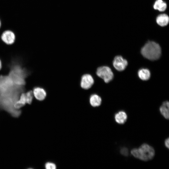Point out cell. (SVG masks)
Segmentation results:
<instances>
[{"instance_id":"obj_7","label":"cell","mask_w":169,"mask_h":169,"mask_svg":"<svg viewBox=\"0 0 169 169\" xmlns=\"http://www.w3.org/2000/svg\"><path fill=\"white\" fill-rule=\"evenodd\" d=\"M1 38L4 43L8 45L13 44L15 39V36L13 32L9 30L4 31L2 33Z\"/></svg>"},{"instance_id":"obj_11","label":"cell","mask_w":169,"mask_h":169,"mask_svg":"<svg viewBox=\"0 0 169 169\" xmlns=\"http://www.w3.org/2000/svg\"><path fill=\"white\" fill-rule=\"evenodd\" d=\"M169 103L168 101L164 102L160 108V111L162 115L166 119L169 118Z\"/></svg>"},{"instance_id":"obj_6","label":"cell","mask_w":169,"mask_h":169,"mask_svg":"<svg viewBox=\"0 0 169 169\" xmlns=\"http://www.w3.org/2000/svg\"><path fill=\"white\" fill-rule=\"evenodd\" d=\"M94 83L92 76L89 74L83 75L81 79L80 86L82 88L87 90L90 88Z\"/></svg>"},{"instance_id":"obj_2","label":"cell","mask_w":169,"mask_h":169,"mask_svg":"<svg viewBox=\"0 0 169 169\" xmlns=\"http://www.w3.org/2000/svg\"><path fill=\"white\" fill-rule=\"evenodd\" d=\"M141 52L145 58L151 60H155L160 57L161 49L158 44L154 41H149L142 48Z\"/></svg>"},{"instance_id":"obj_20","label":"cell","mask_w":169,"mask_h":169,"mask_svg":"<svg viewBox=\"0 0 169 169\" xmlns=\"http://www.w3.org/2000/svg\"><path fill=\"white\" fill-rule=\"evenodd\" d=\"M1 21L0 20V27H1Z\"/></svg>"},{"instance_id":"obj_1","label":"cell","mask_w":169,"mask_h":169,"mask_svg":"<svg viewBox=\"0 0 169 169\" xmlns=\"http://www.w3.org/2000/svg\"><path fill=\"white\" fill-rule=\"evenodd\" d=\"M24 90V86L16 84L10 79L0 80V110H5L13 117H18L21 110L15 109L14 105Z\"/></svg>"},{"instance_id":"obj_13","label":"cell","mask_w":169,"mask_h":169,"mask_svg":"<svg viewBox=\"0 0 169 169\" xmlns=\"http://www.w3.org/2000/svg\"><path fill=\"white\" fill-rule=\"evenodd\" d=\"M138 74L140 79L143 80H146L150 78L151 74L149 69H141L138 71Z\"/></svg>"},{"instance_id":"obj_5","label":"cell","mask_w":169,"mask_h":169,"mask_svg":"<svg viewBox=\"0 0 169 169\" xmlns=\"http://www.w3.org/2000/svg\"><path fill=\"white\" fill-rule=\"evenodd\" d=\"M128 64L126 60L123 59L121 56H115L113 61V65L114 68L119 71L124 70Z\"/></svg>"},{"instance_id":"obj_8","label":"cell","mask_w":169,"mask_h":169,"mask_svg":"<svg viewBox=\"0 0 169 169\" xmlns=\"http://www.w3.org/2000/svg\"><path fill=\"white\" fill-rule=\"evenodd\" d=\"M33 92L35 98L39 101L44 100L46 96V93L45 90L40 87H35Z\"/></svg>"},{"instance_id":"obj_15","label":"cell","mask_w":169,"mask_h":169,"mask_svg":"<svg viewBox=\"0 0 169 169\" xmlns=\"http://www.w3.org/2000/svg\"><path fill=\"white\" fill-rule=\"evenodd\" d=\"M26 103L29 105L31 104L33 99V91H29L25 93Z\"/></svg>"},{"instance_id":"obj_10","label":"cell","mask_w":169,"mask_h":169,"mask_svg":"<svg viewBox=\"0 0 169 169\" xmlns=\"http://www.w3.org/2000/svg\"><path fill=\"white\" fill-rule=\"evenodd\" d=\"M156 22L157 24L161 26H166L169 23V17L166 14H161L157 17Z\"/></svg>"},{"instance_id":"obj_19","label":"cell","mask_w":169,"mask_h":169,"mask_svg":"<svg viewBox=\"0 0 169 169\" xmlns=\"http://www.w3.org/2000/svg\"><path fill=\"white\" fill-rule=\"evenodd\" d=\"M1 68H2V63L0 59V70L1 69Z\"/></svg>"},{"instance_id":"obj_4","label":"cell","mask_w":169,"mask_h":169,"mask_svg":"<svg viewBox=\"0 0 169 169\" xmlns=\"http://www.w3.org/2000/svg\"><path fill=\"white\" fill-rule=\"evenodd\" d=\"M96 74L98 76L102 79L106 83L111 80L114 77L113 73L111 69L107 66L99 67L97 69Z\"/></svg>"},{"instance_id":"obj_12","label":"cell","mask_w":169,"mask_h":169,"mask_svg":"<svg viewBox=\"0 0 169 169\" xmlns=\"http://www.w3.org/2000/svg\"><path fill=\"white\" fill-rule=\"evenodd\" d=\"M101 97L96 94L92 95L90 98V103L91 105L94 107L100 106L101 103Z\"/></svg>"},{"instance_id":"obj_16","label":"cell","mask_w":169,"mask_h":169,"mask_svg":"<svg viewBox=\"0 0 169 169\" xmlns=\"http://www.w3.org/2000/svg\"><path fill=\"white\" fill-rule=\"evenodd\" d=\"M45 167L46 169H55L56 166L54 163L49 162L45 164Z\"/></svg>"},{"instance_id":"obj_17","label":"cell","mask_w":169,"mask_h":169,"mask_svg":"<svg viewBox=\"0 0 169 169\" xmlns=\"http://www.w3.org/2000/svg\"><path fill=\"white\" fill-rule=\"evenodd\" d=\"M121 154L124 156H127L128 155V150L127 148L125 147L122 148L120 150Z\"/></svg>"},{"instance_id":"obj_3","label":"cell","mask_w":169,"mask_h":169,"mask_svg":"<svg viewBox=\"0 0 169 169\" xmlns=\"http://www.w3.org/2000/svg\"><path fill=\"white\" fill-rule=\"evenodd\" d=\"M134 157L146 161L152 159L155 154L154 148L147 144H143L138 148L132 149L131 151Z\"/></svg>"},{"instance_id":"obj_18","label":"cell","mask_w":169,"mask_h":169,"mask_svg":"<svg viewBox=\"0 0 169 169\" xmlns=\"http://www.w3.org/2000/svg\"><path fill=\"white\" fill-rule=\"evenodd\" d=\"M169 138L166 139L165 140V142H164L165 146L168 149L169 148Z\"/></svg>"},{"instance_id":"obj_9","label":"cell","mask_w":169,"mask_h":169,"mask_svg":"<svg viewBox=\"0 0 169 169\" xmlns=\"http://www.w3.org/2000/svg\"><path fill=\"white\" fill-rule=\"evenodd\" d=\"M127 116L126 113L124 111H120L116 113L115 116L116 122L120 124H124L126 121Z\"/></svg>"},{"instance_id":"obj_14","label":"cell","mask_w":169,"mask_h":169,"mask_svg":"<svg viewBox=\"0 0 169 169\" xmlns=\"http://www.w3.org/2000/svg\"><path fill=\"white\" fill-rule=\"evenodd\" d=\"M154 8L160 12L164 11L166 9V3L162 0H156L153 5Z\"/></svg>"}]
</instances>
